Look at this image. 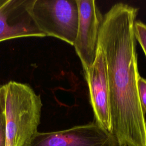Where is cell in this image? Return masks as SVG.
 I'll return each mask as SVG.
<instances>
[{"label":"cell","instance_id":"8992f818","mask_svg":"<svg viewBox=\"0 0 146 146\" xmlns=\"http://www.w3.org/2000/svg\"><path fill=\"white\" fill-rule=\"evenodd\" d=\"M84 76L95 122L112 133L107 64L104 52L99 43L95 60Z\"/></svg>","mask_w":146,"mask_h":146},{"label":"cell","instance_id":"7a4b0ae2","mask_svg":"<svg viewBox=\"0 0 146 146\" xmlns=\"http://www.w3.org/2000/svg\"><path fill=\"white\" fill-rule=\"evenodd\" d=\"M6 146H24L38 132L43 103L27 83L10 80L4 84Z\"/></svg>","mask_w":146,"mask_h":146},{"label":"cell","instance_id":"30bf717a","mask_svg":"<svg viewBox=\"0 0 146 146\" xmlns=\"http://www.w3.org/2000/svg\"><path fill=\"white\" fill-rule=\"evenodd\" d=\"M5 99L0 104V146H6V117L5 112Z\"/></svg>","mask_w":146,"mask_h":146},{"label":"cell","instance_id":"277c9868","mask_svg":"<svg viewBox=\"0 0 146 146\" xmlns=\"http://www.w3.org/2000/svg\"><path fill=\"white\" fill-rule=\"evenodd\" d=\"M24 146H118L114 135L95 121L58 131L36 132Z\"/></svg>","mask_w":146,"mask_h":146},{"label":"cell","instance_id":"5b68a950","mask_svg":"<svg viewBox=\"0 0 146 146\" xmlns=\"http://www.w3.org/2000/svg\"><path fill=\"white\" fill-rule=\"evenodd\" d=\"M75 1L78 9V25L74 46L85 75L96 57L103 15L95 1Z\"/></svg>","mask_w":146,"mask_h":146},{"label":"cell","instance_id":"6da1fadb","mask_svg":"<svg viewBox=\"0 0 146 146\" xmlns=\"http://www.w3.org/2000/svg\"><path fill=\"white\" fill-rule=\"evenodd\" d=\"M137 12L127 4H115L103 15L99 32L98 43L107 64L112 133L118 146H146V120L137 90Z\"/></svg>","mask_w":146,"mask_h":146},{"label":"cell","instance_id":"9c48e42d","mask_svg":"<svg viewBox=\"0 0 146 146\" xmlns=\"http://www.w3.org/2000/svg\"><path fill=\"white\" fill-rule=\"evenodd\" d=\"M137 90L141 108L144 114H146V79L140 75L137 79Z\"/></svg>","mask_w":146,"mask_h":146},{"label":"cell","instance_id":"ba28073f","mask_svg":"<svg viewBox=\"0 0 146 146\" xmlns=\"http://www.w3.org/2000/svg\"><path fill=\"white\" fill-rule=\"evenodd\" d=\"M134 34L136 40L140 43L146 56V24L139 21H135Z\"/></svg>","mask_w":146,"mask_h":146},{"label":"cell","instance_id":"3957f363","mask_svg":"<svg viewBox=\"0 0 146 146\" xmlns=\"http://www.w3.org/2000/svg\"><path fill=\"white\" fill-rule=\"evenodd\" d=\"M30 12L45 37H54L74 46L78 25L75 0H32Z\"/></svg>","mask_w":146,"mask_h":146},{"label":"cell","instance_id":"7c38bea8","mask_svg":"<svg viewBox=\"0 0 146 146\" xmlns=\"http://www.w3.org/2000/svg\"><path fill=\"white\" fill-rule=\"evenodd\" d=\"M0 1H1V0H0Z\"/></svg>","mask_w":146,"mask_h":146},{"label":"cell","instance_id":"52a82bcc","mask_svg":"<svg viewBox=\"0 0 146 146\" xmlns=\"http://www.w3.org/2000/svg\"><path fill=\"white\" fill-rule=\"evenodd\" d=\"M32 0H1L0 42L10 39L44 35L30 12Z\"/></svg>","mask_w":146,"mask_h":146},{"label":"cell","instance_id":"8fae6325","mask_svg":"<svg viewBox=\"0 0 146 146\" xmlns=\"http://www.w3.org/2000/svg\"><path fill=\"white\" fill-rule=\"evenodd\" d=\"M5 87L3 84L0 85V104L5 101Z\"/></svg>","mask_w":146,"mask_h":146}]
</instances>
